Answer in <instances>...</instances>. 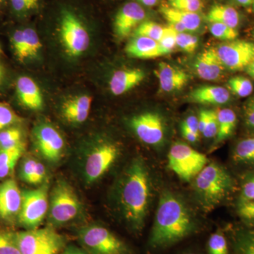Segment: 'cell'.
Segmentation results:
<instances>
[{
	"label": "cell",
	"mask_w": 254,
	"mask_h": 254,
	"mask_svg": "<svg viewBox=\"0 0 254 254\" xmlns=\"http://www.w3.org/2000/svg\"><path fill=\"white\" fill-rule=\"evenodd\" d=\"M196 220L178 196L165 191L160 196L148 245L154 252H163L199 232Z\"/></svg>",
	"instance_id": "6da1fadb"
},
{
	"label": "cell",
	"mask_w": 254,
	"mask_h": 254,
	"mask_svg": "<svg viewBox=\"0 0 254 254\" xmlns=\"http://www.w3.org/2000/svg\"><path fill=\"white\" fill-rule=\"evenodd\" d=\"M151 185L144 162L134 159L125 172L120 188L124 218L134 234L141 233L149 210Z\"/></svg>",
	"instance_id": "7a4b0ae2"
},
{
	"label": "cell",
	"mask_w": 254,
	"mask_h": 254,
	"mask_svg": "<svg viewBox=\"0 0 254 254\" xmlns=\"http://www.w3.org/2000/svg\"><path fill=\"white\" fill-rule=\"evenodd\" d=\"M193 180L198 200L208 210L221 203L234 187L230 174L216 163L207 164Z\"/></svg>",
	"instance_id": "3957f363"
},
{
	"label": "cell",
	"mask_w": 254,
	"mask_h": 254,
	"mask_svg": "<svg viewBox=\"0 0 254 254\" xmlns=\"http://www.w3.org/2000/svg\"><path fill=\"white\" fill-rule=\"evenodd\" d=\"M81 208L73 187L64 180L57 182L50 195L48 215L50 223L56 226L72 221L81 213Z\"/></svg>",
	"instance_id": "277c9868"
},
{
	"label": "cell",
	"mask_w": 254,
	"mask_h": 254,
	"mask_svg": "<svg viewBox=\"0 0 254 254\" xmlns=\"http://www.w3.org/2000/svg\"><path fill=\"white\" fill-rule=\"evenodd\" d=\"M78 239L88 254H133L124 241L101 225L83 227L78 232Z\"/></svg>",
	"instance_id": "5b68a950"
},
{
	"label": "cell",
	"mask_w": 254,
	"mask_h": 254,
	"mask_svg": "<svg viewBox=\"0 0 254 254\" xmlns=\"http://www.w3.org/2000/svg\"><path fill=\"white\" fill-rule=\"evenodd\" d=\"M14 235L21 254H60L64 248V238L53 227H38Z\"/></svg>",
	"instance_id": "8992f818"
},
{
	"label": "cell",
	"mask_w": 254,
	"mask_h": 254,
	"mask_svg": "<svg viewBox=\"0 0 254 254\" xmlns=\"http://www.w3.org/2000/svg\"><path fill=\"white\" fill-rule=\"evenodd\" d=\"M207 164L206 155L186 143H174L169 151V168L183 181L193 180Z\"/></svg>",
	"instance_id": "52a82bcc"
},
{
	"label": "cell",
	"mask_w": 254,
	"mask_h": 254,
	"mask_svg": "<svg viewBox=\"0 0 254 254\" xmlns=\"http://www.w3.org/2000/svg\"><path fill=\"white\" fill-rule=\"evenodd\" d=\"M49 185L45 182L35 190L22 191V204L18 215L19 223L27 230L38 228L48 213Z\"/></svg>",
	"instance_id": "ba28073f"
},
{
	"label": "cell",
	"mask_w": 254,
	"mask_h": 254,
	"mask_svg": "<svg viewBox=\"0 0 254 254\" xmlns=\"http://www.w3.org/2000/svg\"><path fill=\"white\" fill-rule=\"evenodd\" d=\"M120 155L118 145L102 142L94 145L85 156L83 175L88 184L95 183L113 166Z\"/></svg>",
	"instance_id": "9c48e42d"
},
{
	"label": "cell",
	"mask_w": 254,
	"mask_h": 254,
	"mask_svg": "<svg viewBox=\"0 0 254 254\" xmlns=\"http://www.w3.org/2000/svg\"><path fill=\"white\" fill-rule=\"evenodd\" d=\"M60 36L66 53L71 57L80 56L88 49L90 36L83 23L71 11L65 10L60 23Z\"/></svg>",
	"instance_id": "30bf717a"
},
{
	"label": "cell",
	"mask_w": 254,
	"mask_h": 254,
	"mask_svg": "<svg viewBox=\"0 0 254 254\" xmlns=\"http://www.w3.org/2000/svg\"><path fill=\"white\" fill-rule=\"evenodd\" d=\"M217 55L225 68L238 71L247 68L254 60V43L235 40L215 48Z\"/></svg>",
	"instance_id": "8fae6325"
},
{
	"label": "cell",
	"mask_w": 254,
	"mask_h": 254,
	"mask_svg": "<svg viewBox=\"0 0 254 254\" xmlns=\"http://www.w3.org/2000/svg\"><path fill=\"white\" fill-rule=\"evenodd\" d=\"M33 137L37 149L43 158L53 163L61 160L64 152V140L54 127L41 124L35 127Z\"/></svg>",
	"instance_id": "7c38bea8"
},
{
	"label": "cell",
	"mask_w": 254,
	"mask_h": 254,
	"mask_svg": "<svg viewBox=\"0 0 254 254\" xmlns=\"http://www.w3.org/2000/svg\"><path fill=\"white\" fill-rule=\"evenodd\" d=\"M130 126L140 141L145 144L158 145L163 143L165 124L158 113L147 112L132 118Z\"/></svg>",
	"instance_id": "4fadbf2b"
},
{
	"label": "cell",
	"mask_w": 254,
	"mask_h": 254,
	"mask_svg": "<svg viewBox=\"0 0 254 254\" xmlns=\"http://www.w3.org/2000/svg\"><path fill=\"white\" fill-rule=\"evenodd\" d=\"M22 204V191L14 179L0 184V218L12 222L17 218Z\"/></svg>",
	"instance_id": "5bb4252c"
},
{
	"label": "cell",
	"mask_w": 254,
	"mask_h": 254,
	"mask_svg": "<svg viewBox=\"0 0 254 254\" xmlns=\"http://www.w3.org/2000/svg\"><path fill=\"white\" fill-rule=\"evenodd\" d=\"M145 17L144 9L138 3H127L115 16V34L120 38H127L143 22Z\"/></svg>",
	"instance_id": "9a60e30c"
},
{
	"label": "cell",
	"mask_w": 254,
	"mask_h": 254,
	"mask_svg": "<svg viewBox=\"0 0 254 254\" xmlns=\"http://www.w3.org/2000/svg\"><path fill=\"white\" fill-rule=\"evenodd\" d=\"M127 54L138 59H154L170 54L158 41L144 36H134L125 48Z\"/></svg>",
	"instance_id": "2e32d148"
},
{
	"label": "cell",
	"mask_w": 254,
	"mask_h": 254,
	"mask_svg": "<svg viewBox=\"0 0 254 254\" xmlns=\"http://www.w3.org/2000/svg\"><path fill=\"white\" fill-rule=\"evenodd\" d=\"M162 91L170 93L182 89L189 81L188 74L183 70L170 64L160 63L155 71Z\"/></svg>",
	"instance_id": "e0dca14e"
},
{
	"label": "cell",
	"mask_w": 254,
	"mask_h": 254,
	"mask_svg": "<svg viewBox=\"0 0 254 254\" xmlns=\"http://www.w3.org/2000/svg\"><path fill=\"white\" fill-rule=\"evenodd\" d=\"M145 74L141 68H125L114 72L110 80V89L115 95L131 91L143 81Z\"/></svg>",
	"instance_id": "ac0fdd59"
},
{
	"label": "cell",
	"mask_w": 254,
	"mask_h": 254,
	"mask_svg": "<svg viewBox=\"0 0 254 254\" xmlns=\"http://www.w3.org/2000/svg\"><path fill=\"white\" fill-rule=\"evenodd\" d=\"M194 66L198 76L201 79L209 81L219 79L225 68L213 48L205 50L200 53Z\"/></svg>",
	"instance_id": "d6986e66"
},
{
	"label": "cell",
	"mask_w": 254,
	"mask_h": 254,
	"mask_svg": "<svg viewBox=\"0 0 254 254\" xmlns=\"http://www.w3.org/2000/svg\"><path fill=\"white\" fill-rule=\"evenodd\" d=\"M16 94L20 103L30 110H39L43 108V95L36 82L28 76L18 78L16 85Z\"/></svg>",
	"instance_id": "ffe728a7"
},
{
	"label": "cell",
	"mask_w": 254,
	"mask_h": 254,
	"mask_svg": "<svg viewBox=\"0 0 254 254\" xmlns=\"http://www.w3.org/2000/svg\"><path fill=\"white\" fill-rule=\"evenodd\" d=\"M190 98L199 104L223 105L230 100V94L223 87L205 86L195 88L190 93Z\"/></svg>",
	"instance_id": "44dd1931"
},
{
	"label": "cell",
	"mask_w": 254,
	"mask_h": 254,
	"mask_svg": "<svg viewBox=\"0 0 254 254\" xmlns=\"http://www.w3.org/2000/svg\"><path fill=\"white\" fill-rule=\"evenodd\" d=\"M20 178L30 185H41L47 177L46 167L41 162L33 157L23 159L20 167Z\"/></svg>",
	"instance_id": "7402d4cb"
},
{
	"label": "cell",
	"mask_w": 254,
	"mask_h": 254,
	"mask_svg": "<svg viewBox=\"0 0 254 254\" xmlns=\"http://www.w3.org/2000/svg\"><path fill=\"white\" fill-rule=\"evenodd\" d=\"M160 13L168 22H177L183 25L187 31H195L200 27L201 18L197 13L188 12L175 9L170 6H162Z\"/></svg>",
	"instance_id": "603a6c76"
},
{
	"label": "cell",
	"mask_w": 254,
	"mask_h": 254,
	"mask_svg": "<svg viewBox=\"0 0 254 254\" xmlns=\"http://www.w3.org/2000/svg\"><path fill=\"white\" fill-rule=\"evenodd\" d=\"M206 18L210 23H220L233 28H236L240 21L237 9L227 5H215L208 11Z\"/></svg>",
	"instance_id": "cb8c5ba5"
},
{
	"label": "cell",
	"mask_w": 254,
	"mask_h": 254,
	"mask_svg": "<svg viewBox=\"0 0 254 254\" xmlns=\"http://www.w3.org/2000/svg\"><path fill=\"white\" fill-rule=\"evenodd\" d=\"M25 143L6 149H0V180L9 177L25 151Z\"/></svg>",
	"instance_id": "d4e9b609"
},
{
	"label": "cell",
	"mask_w": 254,
	"mask_h": 254,
	"mask_svg": "<svg viewBox=\"0 0 254 254\" xmlns=\"http://www.w3.org/2000/svg\"><path fill=\"white\" fill-rule=\"evenodd\" d=\"M218 118V133L216 143H221L231 136L237 125V115L231 109L218 110L217 112Z\"/></svg>",
	"instance_id": "484cf974"
},
{
	"label": "cell",
	"mask_w": 254,
	"mask_h": 254,
	"mask_svg": "<svg viewBox=\"0 0 254 254\" xmlns=\"http://www.w3.org/2000/svg\"><path fill=\"white\" fill-rule=\"evenodd\" d=\"M232 248L235 254H254V228L235 232L232 237Z\"/></svg>",
	"instance_id": "4316f807"
},
{
	"label": "cell",
	"mask_w": 254,
	"mask_h": 254,
	"mask_svg": "<svg viewBox=\"0 0 254 254\" xmlns=\"http://www.w3.org/2000/svg\"><path fill=\"white\" fill-rule=\"evenodd\" d=\"M205 254H230L228 241L221 230H217L209 236Z\"/></svg>",
	"instance_id": "83f0119b"
},
{
	"label": "cell",
	"mask_w": 254,
	"mask_h": 254,
	"mask_svg": "<svg viewBox=\"0 0 254 254\" xmlns=\"http://www.w3.org/2000/svg\"><path fill=\"white\" fill-rule=\"evenodd\" d=\"M22 130L14 126L0 131V149H6L24 143Z\"/></svg>",
	"instance_id": "f1b7e54d"
},
{
	"label": "cell",
	"mask_w": 254,
	"mask_h": 254,
	"mask_svg": "<svg viewBox=\"0 0 254 254\" xmlns=\"http://www.w3.org/2000/svg\"><path fill=\"white\" fill-rule=\"evenodd\" d=\"M23 31L24 37L25 60L34 58L41 49V40L36 31L32 28H25Z\"/></svg>",
	"instance_id": "f546056e"
},
{
	"label": "cell",
	"mask_w": 254,
	"mask_h": 254,
	"mask_svg": "<svg viewBox=\"0 0 254 254\" xmlns=\"http://www.w3.org/2000/svg\"><path fill=\"white\" fill-rule=\"evenodd\" d=\"M234 158L238 162L254 163V137L238 143L234 150Z\"/></svg>",
	"instance_id": "4dcf8cb0"
},
{
	"label": "cell",
	"mask_w": 254,
	"mask_h": 254,
	"mask_svg": "<svg viewBox=\"0 0 254 254\" xmlns=\"http://www.w3.org/2000/svg\"><path fill=\"white\" fill-rule=\"evenodd\" d=\"M165 32V27L153 21H143L133 31L134 36H144L160 41Z\"/></svg>",
	"instance_id": "1f68e13d"
},
{
	"label": "cell",
	"mask_w": 254,
	"mask_h": 254,
	"mask_svg": "<svg viewBox=\"0 0 254 254\" xmlns=\"http://www.w3.org/2000/svg\"><path fill=\"white\" fill-rule=\"evenodd\" d=\"M228 86L230 90L240 98L248 97L254 91L253 83L245 76H236L232 77L229 80Z\"/></svg>",
	"instance_id": "d6a6232c"
},
{
	"label": "cell",
	"mask_w": 254,
	"mask_h": 254,
	"mask_svg": "<svg viewBox=\"0 0 254 254\" xmlns=\"http://www.w3.org/2000/svg\"><path fill=\"white\" fill-rule=\"evenodd\" d=\"M21 117L16 115L9 105L0 103V131L22 123Z\"/></svg>",
	"instance_id": "836d02e7"
},
{
	"label": "cell",
	"mask_w": 254,
	"mask_h": 254,
	"mask_svg": "<svg viewBox=\"0 0 254 254\" xmlns=\"http://www.w3.org/2000/svg\"><path fill=\"white\" fill-rule=\"evenodd\" d=\"M210 31L215 38L222 41H235L239 35L236 28L230 27L220 23H212Z\"/></svg>",
	"instance_id": "e575fe53"
},
{
	"label": "cell",
	"mask_w": 254,
	"mask_h": 254,
	"mask_svg": "<svg viewBox=\"0 0 254 254\" xmlns=\"http://www.w3.org/2000/svg\"><path fill=\"white\" fill-rule=\"evenodd\" d=\"M0 254H21L14 233L0 230Z\"/></svg>",
	"instance_id": "d590c367"
},
{
	"label": "cell",
	"mask_w": 254,
	"mask_h": 254,
	"mask_svg": "<svg viewBox=\"0 0 254 254\" xmlns=\"http://www.w3.org/2000/svg\"><path fill=\"white\" fill-rule=\"evenodd\" d=\"M198 38L185 33H177L176 46L188 53H192L198 47Z\"/></svg>",
	"instance_id": "8d00e7d4"
},
{
	"label": "cell",
	"mask_w": 254,
	"mask_h": 254,
	"mask_svg": "<svg viewBox=\"0 0 254 254\" xmlns=\"http://www.w3.org/2000/svg\"><path fill=\"white\" fill-rule=\"evenodd\" d=\"M92 97L88 95H81L66 100L63 106L71 109L90 112L91 108Z\"/></svg>",
	"instance_id": "74e56055"
},
{
	"label": "cell",
	"mask_w": 254,
	"mask_h": 254,
	"mask_svg": "<svg viewBox=\"0 0 254 254\" xmlns=\"http://www.w3.org/2000/svg\"><path fill=\"white\" fill-rule=\"evenodd\" d=\"M237 213L244 221L249 225H254V200L240 202Z\"/></svg>",
	"instance_id": "f35d334b"
},
{
	"label": "cell",
	"mask_w": 254,
	"mask_h": 254,
	"mask_svg": "<svg viewBox=\"0 0 254 254\" xmlns=\"http://www.w3.org/2000/svg\"><path fill=\"white\" fill-rule=\"evenodd\" d=\"M11 44L17 59L21 62L24 61V37L23 30H17L14 32L11 37Z\"/></svg>",
	"instance_id": "ab89813d"
},
{
	"label": "cell",
	"mask_w": 254,
	"mask_h": 254,
	"mask_svg": "<svg viewBox=\"0 0 254 254\" xmlns=\"http://www.w3.org/2000/svg\"><path fill=\"white\" fill-rule=\"evenodd\" d=\"M177 32L175 31L173 28L168 26L165 27V32L161 40L159 41L160 44L168 50L169 53H171L176 46V36Z\"/></svg>",
	"instance_id": "60d3db41"
},
{
	"label": "cell",
	"mask_w": 254,
	"mask_h": 254,
	"mask_svg": "<svg viewBox=\"0 0 254 254\" xmlns=\"http://www.w3.org/2000/svg\"><path fill=\"white\" fill-rule=\"evenodd\" d=\"M218 118H217V112L214 110H210V114L206 125L202 134L207 138H212L216 137L218 133Z\"/></svg>",
	"instance_id": "b9f144b4"
},
{
	"label": "cell",
	"mask_w": 254,
	"mask_h": 254,
	"mask_svg": "<svg viewBox=\"0 0 254 254\" xmlns=\"http://www.w3.org/2000/svg\"><path fill=\"white\" fill-rule=\"evenodd\" d=\"M170 6L182 11L197 13L203 7V3L200 0H189L170 4Z\"/></svg>",
	"instance_id": "7bdbcfd3"
},
{
	"label": "cell",
	"mask_w": 254,
	"mask_h": 254,
	"mask_svg": "<svg viewBox=\"0 0 254 254\" xmlns=\"http://www.w3.org/2000/svg\"><path fill=\"white\" fill-rule=\"evenodd\" d=\"M40 0H11L13 9L18 13L26 12L38 6Z\"/></svg>",
	"instance_id": "ee69618b"
},
{
	"label": "cell",
	"mask_w": 254,
	"mask_h": 254,
	"mask_svg": "<svg viewBox=\"0 0 254 254\" xmlns=\"http://www.w3.org/2000/svg\"><path fill=\"white\" fill-rule=\"evenodd\" d=\"M252 200H254V177L244 185L240 195V202Z\"/></svg>",
	"instance_id": "f6af8a7d"
},
{
	"label": "cell",
	"mask_w": 254,
	"mask_h": 254,
	"mask_svg": "<svg viewBox=\"0 0 254 254\" xmlns=\"http://www.w3.org/2000/svg\"><path fill=\"white\" fill-rule=\"evenodd\" d=\"M245 115L247 125L254 128V97L246 105Z\"/></svg>",
	"instance_id": "bcb514c9"
},
{
	"label": "cell",
	"mask_w": 254,
	"mask_h": 254,
	"mask_svg": "<svg viewBox=\"0 0 254 254\" xmlns=\"http://www.w3.org/2000/svg\"><path fill=\"white\" fill-rule=\"evenodd\" d=\"M185 124V125L190 130L193 131L195 134L200 135L199 128H198V120L196 117L191 115V116L188 117L185 119V121L182 123Z\"/></svg>",
	"instance_id": "7dc6e473"
},
{
	"label": "cell",
	"mask_w": 254,
	"mask_h": 254,
	"mask_svg": "<svg viewBox=\"0 0 254 254\" xmlns=\"http://www.w3.org/2000/svg\"><path fill=\"white\" fill-rule=\"evenodd\" d=\"M181 129L182 136L187 141H190V143H195V142L198 141L199 136L195 134L193 131H190V128L185 124H182Z\"/></svg>",
	"instance_id": "c3c4849f"
},
{
	"label": "cell",
	"mask_w": 254,
	"mask_h": 254,
	"mask_svg": "<svg viewBox=\"0 0 254 254\" xmlns=\"http://www.w3.org/2000/svg\"><path fill=\"white\" fill-rule=\"evenodd\" d=\"M60 254H88L84 250L78 248L76 246H68Z\"/></svg>",
	"instance_id": "681fc988"
},
{
	"label": "cell",
	"mask_w": 254,
	"mask_h": 254,
	"mask_svg": "<svg viewBox=\"0 0 254 254\" xmlns=\"http://www.w3.org/2000/svg\"><path fill=\"white\" fill-rule=\"evenodd\" d=\"M178 254H205L202 251L198 250H194V249H189L180 252Z\"/></svg>",
	"instance_id": "f907efd6"
},
{
	"label": "cell",
	"mask_w": 254,
	"mask_h": 254,
	"mask_svg": "<svg viewBox=\"0 0 254 254\" xmlns=\"http://www.w3.org/2000/svg\"><path fill=\"white\" fill-rule=\"evenodd\" d=\"M142 4L147 6H153L158 2V0H138Z\"/></svg>",
	"instance_id": "816d5d0a"
},
{
	"label": "cell",
	"mask_w": 254,
	"mask_h": 254,
	"mask_svg": "<svg viewBox=\"0 0 254 254\" xmlns=\"http://www.w3.org/2000/svg\"><path fill=\"white\" fill-rule=\"evenodd\" d=\"M247 71L249 74H250L252 78H254V60L247 66Z\"/></svg>",
	"instance_id": "f5cc1de1"
},
{
	"label": "cell",
	"mask_w": 254,
	"mask_h": 254,
	"mask_svg": "<svg viewBox=\"0 0 254 254\" xmlns=\"http://www.w3.org/2000/svg\"><path fill=\"white\" fill-rule=\"evenodd\" d=\"M236 1L242 6H247L253 4L254 0H236Z\"/></svg>",
	"instance_id": "db71d44e"
},
{
	"label": "cell",
	"mask_w": 254,
	"mask_h": 254,
	"mask_svg": "<svg viewBox=\"0 0 254 254\" xmlns=\"http://www.w3.org/2000/svg\"><path fill=\"white\" fill-rule=\"evenodd\" d=\"M189 1V0H169V4H175V3L181 2V1Z\"/></svg>",
	"instance_id": "11a10c76"
},
{
	"label": "cell",
	"mask_w": 254,
	"mask_h": 254,
	"mask_svg": "<svg viewBox=\"0 0 254 254\" xmlns=\"http://www.w3.org/2000/svg\"><path fill=\"white\" fill-rule=\"evenodd\" d=\"M2 77H3L2 68H1V66H0V83H1V80H2Z\"/></svg>",
	"instance_id": "9f6ffc18"
},
{
	"label": "cell",
	"mask_w": 254,
	"mask_h": 254,
	"mask_svg": "<svg viewBox=\"0 0 254 254\" xmlns=\"http://www.w3.org/2000/svg\"><path fill=\"white\" fill-rule=\"evenodd\" d=\"M4 1V0H0V4H1V3H2Z\"/></svg>",
	"instance_id": "6f0895ef"
},
{
	"label": "cell",
	"mask_w": 254,
	"mask_h": 254,
	"mask_svg": "<svg viewBox=\"0 0 254 254\" xmlns=\"http://www.w3.org/2000/svg\"><path fill=\"white\" fill-rule=\"evenodd\" d=\"M253 4V8H254V1H253V4Z\"/></svg>",
	"instance_id": "680465c9"
}]
</instances>
